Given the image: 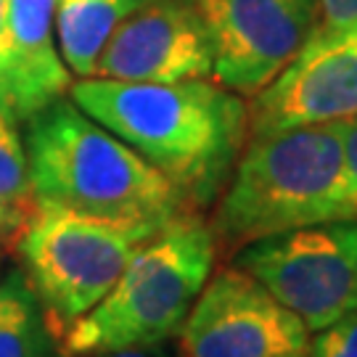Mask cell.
<instances>
[{
  "label": "cell",
  "mask_w": 357,
  "mask_h": 357,
  "mask_svg": "<svg viewBox=\"0 0 357 357\" xmlns=\"http://www.w3.org/2000/svg\"><path fill=\"white\" fill-rule=\"evenodd\" d=\"M72 101L141 153L193 212L215 206L249 138V103L212 77L180 82L72 79Z\"/></svg>",
  "instance_id": "cell-1"
},
{
  "label": "cell",
  "mask_w": 357,
  "mask_h": 357,
  "mask_svg": "<svg viewBox=\"0 0 357 357\" xmlns=\"http://www.w3.org/2000/svg\"><path fill=\"white\" fill-rule=\"evenodd\" d=\"M22 125L38 206L153 228L193 212L159 169L69 96L43 106Z\"/></svg>",
  "instance_id": "cell-2"
},
{
  "label": "cell",
  "mask_w": 357,
  "mask_h": 357,
  "mask_svg": "<svg viewBox=\"0 0 357 357\" xmlns=\"http://www.w3.org/2000/svg\"><path fill=\"white\" fill-rule=\"evenodd\" d=\"M212 209L217 255L286 230L357 220L342 122L249 135Z\"/></svg>",
  "instance_id": "cell-3"
},
{
  "label": "cell",
  "mask_w": 357,
  "mask_h": 357,
  "mask_svg": "<svg viewBox=\"0 0 357 357\" xmlns=\"http://www.w3.org/2000/svg\"><path fill=\"white\" fill-rule=\"evenodd\" d=\"M215 259V233L199 212L167 222L132 255L112 291L59 336L64 357L175 342Z\"/></svg>",
  "instance_id": "cell-4"
},
{
  "label": "cell",
  "mask_w": 357,
  "mask_h": 357,
  "mask_svg": "<svg viewBox=\"0 0 357 357\" xmlns=\"http://www.w3.org/2000/svg\"><path fill=\"white\" fill-rule=\"evenodd\" d=\"M156 230L162 228L35 206L13 252L53 331L61 336L112 291L132 255Z\"/></svg>",
  "instance_id": "cell-5"
},
{
  "label": "cell",
  "mask_w": 357,
  "mask_h": 357,
  "mask_svg": "<svg viewBox=\"0 0 357 357\" xmlns=\"http://www.w3.org/2000/svg\"><path fill=\"white\" fill-rule=\"evenodd\" d=\"M233 265L255 275L310 333L357 312V220L252 241L233 252Z\"/></svg>",
  "instance_id": "cell-6"
},
{
  "label": "cell",
  "mask_w": 357,
  "mask_h": 357,
  "mask_svg": "<svg viewBox=\"0 0 357 357\" xmlns=\"http://www.w3.org/2000/svg\"><path fill=\"white\" fill-rule=\"evenodd\" d=\"M175 344L183 357H283L305 352L310 331L255 275L228 265L209 275Z\"/></svg>",
  "instance_id": "cell-7"
},
{
  "label": "cell",
  "mask_w": 357,
  "mask_h": 357,
  "mask_svg": "<svg viewBox=\"0 0 357 357\" xmlns=\"http://www.w3.org/2000/svg\"><path fill=\"white\" fill-rule=\"evenodd\" d=\"M212 45V79L243 98L281 75L318 24V0H196Z\"/></svg>",
  "instance_id": "cell-8"
},
{
  "label": "cell",
  "mask_w": 357,
  "mask_h": 357,
  "mask_svg": "<svg viewBox=\"0 0 357 357\" xmlns=\"http://www.w3.org/2000/svg\"><path fill=\"white\" fill-rule=\"evenodd\" d=\"M212 45L196 0H151L112 32L90 77L180 82L212 77Z\"/></svg>",
  "instance_id": "cell-9"
},
{
  "label": "cell",
  "mask_w": 357,
  "mask_h": 357,
  "mask_svg": "<svg viewBox=\"0 0 357 357\" xmlns=\"http://www.w3.org/2000/svg\"><path fill=\"white\" fill-rule=\"evenodd\" d=\"M357 114V40L307 48L252 96L249 135L342 122Z\"/></svg>",
  "instance_id": "cell-10"
},
{
  "label": "cell",
  "mask_w": 357,
  "mask_h": 357,
  "mask_svg": "<svg viewBox=\"0 0 357 357\" xmlns=\"http://www.w3.org/2000/svg\"><path fill=\"white\" fill-rule=\"evenodd\" d=\"M6 35L16 72V119L69 93L66 69L56 38V0H6Z\"/></svg>",
  "instance_id": "cell-11"
},
{
  "label": "cell",
  "mask_w": 357,
  "mask_h": 357,
  "mask_svg": "<svg viewBox=\"0 0 357 357\" xmlns=\"http://www.w3.org/2000/svg\"><path fill=\"white\" fill-rule=\"evenodd\" d=\"M151 0H56V38L75 79L90 77L116 26Z\"/></svg>",
  "instance_id": "cell-12"
},
{
  "label": "cell",
  "mask_w": 357,
  "mask_h": 357,
  "mask_svg": "<svg viewBox=\"0 0 357 357\" xmlns=\"http://www.w3.org/2000/svg\"><path fill=\"white\" fill-rule=\"evenodd\" d=\"M0 357H64L59 333L19 265L0 275Z\"/></svg>",
  "instance_id": "cell-13"
},
{
  "label": "cell",
  "mask_w": 357,
  "mask_h": 357,
  "mask_svg": "<svg viewBox=\"0 0 357 357\" xmlns=\"http://www.w3.org/2000/svg\"><path fill=\"white\" fill-rule=\"evenodd\" d=\"M0 206L29 220L35 212V196L29 185L24 138L19 122L0 112Z\"/></svg>",
  "instance_id": "cell-14"
},
{
  "label": "cell",
  "mask_w": 357,
  "mask_h": 357,
  "mask_svg": "<svg viewBox=\"0 0 357 357\" xmlns=\"http://www.w3.org/2000/svg\"><path fill=\"white\" fill-rule=\"evenodd\" d=\"M357 32V0H318V24L302 51L323 48L352 38ZM299 51V53H302Z\"/></svg>",
  "instance_id": "cell-15"
},
{
  "label": "cell",
  "mask_w": 357,
  "mask_h": 357,
  "mask_svg": "<svg viewBox=\"0 0 357 357\" xmlns=\"http://www.w3.org/2000/svg\"><path fill=\"white\" fill-rule=\"evenodd\" d=\"M307 357H357V312L310 333Z\"/></svg>",
  "instance_id": "cell-16"
},
{
  "label": "cell",
  "mask_w": 357,
  "mask_h": 357,
  "mask_svg": "<svg viewBox=\"0 0 357 357\" xmlns=\"http://www.w3.org/2000/svg\"><path fill=\"white\" fill-rule=\"evenodd\" d=\"M0 112L16 119V72L6 35V0H0Z\"/></svg>",
  "instance_id": "cell-17"
},
{
  "label": "cell",
  "mask_w": 357,
  "mask_h": 357,
  "mask_svg": "<svg viewBox=\"0 0 357 357\" xmlns=\"http://www.w3.org/2000/svg\"><path fill=\"white\" fill-rule=\"evenodd\" d=\"M88 357H183L178 344L169 342H159V344H143V347H125V349H109V352H98V355Z\"/></svg>",
  "instance_id": "cell-18"
},
{
  "label": "cell",
  "mask_w": 357,
  "mask_h": 357,
  "mask_svg": "<svg viewBox=\"0 0 357 357\" xmlns=\"http://www.w3.org/2000/svg\"><path fill=\"white\" fill-rule=\"evenodd\" d=\"M342 132H344L349 185H352V199H355V206H357V114L349 116V119H342Z\"/></svg>",
  "instance_id": "cell-19"
},
{
  "label": "cell",
  "mask_w": 357,
  "mask_h": 357,
  "mask_svg": "<svg viewBox=\"0 0 357 357\" xmlns=\"http://www.w3.org/2000/svg\"><path fill=\"white\" fill-rule=\"evenodd\" d=\"M26 225V217L13 215L8 209L0 206V249L3 252H13V243L19 238L22 228Z\"/></svg>",
  "instance_id": "cell-20"
},
{
  "label": "cell",
  "mask_w": 357,
  "mask_h": 357,
  "mask_svg": "<svg viewBox=\"0 0 357 357\" xmlns=\"http://www.w3.org/2000/svg\"><path fill=\"white\" fill-rule=\"evenodd\" d=\"M283 357H307V352H296V355H283Z\"/></svg>",
  "instance_id": "cell-21"
},
{
  "label": "cell",
  "mask_w": 357,
  "mask_h": 357,
  "mask_svg": "<svg viewBox=\"0 0 357 357\" xmlns=\"http://www.w3.org/2000/svg\"><path fill=\"white\" fill-rule=\"evenodd\" d=\"M3 255H6V252H0V275H3Z\"/></svg>",
  "instance_id": "cell-22"
},
{
  "label": "cell",
  "mask_w": 357,
  "mask_h": 357,
  "mask_svg": "<svg viewBox=\"0 0 357 357\" xmlns=\"http://www.w3.org/2000/svg\"><path fill=\"white\" fill-rule=\"evenodd\" d=\"M352 38H355V40H357V32H355V35H352Z\"/></svg>",
  "instance_id": "cell-23"
},
{
  "label": "cell",
  "mask_w": 357,
  "mask_h": 357,
  "mask_svg": "<svg viewBox=\"0 0 357 357\" xmlns=\"http://www.w3.org/2000/svg\"><path fill=\"white\" fill-rule=\"evenodd\" d=\"M0 252H3V249H0Z\"/></svg>",
  "instance_id": "cell-24"
}]
</instances>
